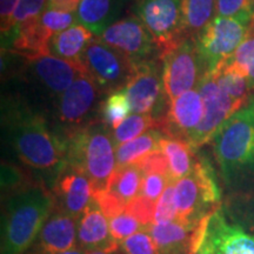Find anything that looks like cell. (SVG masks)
Wrapping results in <instances>:
<instances>
[{
    "mask_svg": "<svg viewBox=\"0 0 254 254\" xmlns=\"http://www.w3.org/2000/svg\"><path fill=\"white\" fill-rule=\"evenodd\" d=\"M2 125L17 158L39 174L52 190L67 165L65 136L56 134L39 113L21 103L6 105L2 110Z\"/></svg>",
    "mask_w": 254,
    "mask_h": 254,
    "instance_id": "6da1fadb",
    "label": "cell"
},
{
    "mask_svg": "<svg viewBox=\"0 0 254 254\" xmlns=\"http://www.w3.org/2000/svg\"><path fill=\"white\" fill-rule=\"evenodd\" d=\"M55 208L52 192L44 185L20 189L7 200L2 214L1 254H25Z\"/></svg>",
    "mask_w": 254,
    "mask_h": 254,
    "instance_id": "7a4b0ae2",
    "label": "cell"
},
{
    "mask_svg": "<svg viewBox=\"0 0 254 254\" xmlns=\"http://www.w3.org/2000/svg\"><path fill=\"white\" fill-rule=\"evenodd\" d=\"M64 136L67 144V165L91 180L94 193L106 190L117 170L112 131L100 120L69 129Z\"/></svg>",
    "mask_w": 254,
    "mask_h": 254,
    "instance_id": "3957f363",
    "label": "cell"
},
{
    "mask_svg": "<svg viewBox=\"0 0 254 254\" xmlns=\"http://www.w3.org/2000/svg\"><path fill=\"white\" fill-rule=\"evenodd\" d=\"M212 141L228 185L254 176V98L222 125Z\"/></svg>",
    "mask_w": 254,
    "mask_h": 254,
    "instance_id": "277c9868",
    "label": "cell"
},
{
    "mask_svg": "<svg viewBox=\"0 0 254 254\" xmlns=\"http://www.w3.org/2000/svg\"><path fill=\"white\" fill-rule=\"evenodd\" d=\"M221 192L214 170L205 155H196L194 168L189 176L176 182L177 221L195 227L220 208Z\"/></svg>",
    "mask_w": 254,
    "mask_h": 254,
    "instance_id": "5b68a950",
    "label": "cell"
},
{
    "mask_svg": "<svg viewBox=\"0 0 254 254\" xmlns=\"http://www.w3.org/2000/svg\"><path fill=\"white\" fill-rule=\"evenodd\" d=\"M165 92L170 103L190 90H196L207 74L196 41L185 38L160 53Z\"/></svg>",
    "mask_w": 254,
    "mask_h": 254,
    "instance_id": "8992f818",
    "label": "cell"
},
{
    "mask_svg": "<svg viewBox=\"0 0 254 254\" xmlns=\"http://www.w3.org/2000/svg\"><path fill=\"white\" fill-rule=\"evenodd\" d=\"M84 74L91 78L101 92L124 90L135 69V64L125 55L105 44L95 36L80 59Z\"/></svg>",
    "mask_w": 254,
    "mask_h": 254,
    "instance_id": "52a82bcc",
    "label": "cell"
},
{
    "mask_svg": "<svg viewBox=\"0 0 254 254\" xmlns=\"http://www.w3.org/2000/svg\"><path fill=\"white\" fill-rule=\"evenodd\" d=\"M124 91L131 104L132 113L152 114L158 122V129H160L167 114L163 110L165 103L171 104L165 92L160 57L135 64L134 73Z\"/></svg>",
    "mask_w": 254,
    "mask_h": 254,
    "instance_id": "ba28073f",
    "label": "cell"
},
{
    "mask_svg": "<svg viewBox=\"0 0 254 254\" xmlns=\"http://www.w3.org/2000/svg\"><path fill=\"white\" fill-rule=\"evenodd\" d=\"M136 17L150 32L160 51L186 38L182 0H139Z\"/></svg>",
    "mask_w": 254,
    "mask_h": 254,
    "instance_id": "9c48e42d",
    "label": "cell"
},
{
    "mask_svg": "<svg viewBox=\"0 0 254 254\" xmlns=\"http://www.w3.org/2000/svg\"><path fill=\"white\" fill-rule=\"evenodd\" d=\"M247 26L237 19L215 17L196 37V46L208 73L234 55L246 36Z\"/></svg>",
    "mask_w": 254,
    "mask_h": 254,
    "instance_id": "30bf717a",
    "label": "cell"
},
{
    "mask_svg": "<svg viewBox=\"0 0 254 254\" xmlns=\"http://www.w3.org/2000/svg\"><path fill=\"white\" fill-rule=\"evenodd\" d=\"M196 90L201 95L205 110L202 120L187 141L194 151L213 140L222 125L239 111L231 98L221 91L211 73L202 78Z\"/></svg>",
    "mask_w": 254,
    "mask_h": 254,
    "instance_id": "8fae6325",
    "label": "cell"
},
{
    "mask_svg": "<svg viewBox=\"0 0 254 254\" xmlns=\"http://www.w3.org/2000/svg\"><path fill=\"white\" fill-rule=\"evenodd\" d=\"M99 38L134 64L157 59V53H161L151 33L138 17L116 21L105 28Z\"/></svg>",
    "mask_w": 254,
    "mask_h": 254,
    "instance_id": "7c38bea8",
    "label": "cell"
},
{
    "mask_svg": "<svg viewBox=\"0 0 254 254\" xmlns=\"http://www.w3.org/2000/svg\"><path fill=\"white\" fill-rule=\"evenodd\" d=\"M100 93L103 92L91 78L84 74L79 75L71 86L59 95L57 110L60 122L73 128L94 123L95 120L91 118L101 107Z\"/></svg>",
    "mask_w": 254,
    "mask_h": 254,
    "instance_id": "4fadbf2b",
    "label": "cell"
},
{
    "mask_svg": "<svg viewBox=\"0 0 254 254\" xmlns=\"http://www.w3.org/2000/svg\"><path fill=\"white\" fill-rule=\"evenodd\" d=\"M51 192L55 198V207L78 220L93 200L94 190L84 173L66 165Z\"/></svg>",
    "mask_w": 254,
    "mask_h": 254,
    "instance_id": "5bb4252c",
    "label": "cell"
},
{
    "mask_svg": "<svg viewBox=\"0 0 254 254\" xmlns=\"http://www.w3.org/2000/svg\"><path fill=\"white\" fill-rule=\"evenodd\" d=\"M204 101L198 90H190L171 101L160 129L164 135L189 141L204 117Z\"/></svg>",
    "mask_w": 254,
    "mask_h": 254,
    "instance_id": "9a60e30c",
    "label": "cell"
},
{
    "mask_svg": "<svg viewBox=\"0 0 254 254\" xmlns=\"http://www.w3.org/2000/svg\"><path fill=\"white\" fill-rule=\"evenodd\" d=\"M212 215L198 226L190 227L178 221L153 224L148 227L159 254H193L199 249L207 232Z\"/></svg>",
    "mask_w": 254,
    "mask_h": 254,
    "instance_id": "2e32d148",
    "label": "cell"
},
{
    "mask_svg": "<svg viewBox=\"0 0 254 254\" xmlns=\"http://www.w3.org/2000/svg\"><path fill=\"white\" fill-rule=\"evenodd\" d=\"M77 243V219L53 208L43 230L25 254H59Z\"/></svg>",
    "mask_w": 254,
    "mask_h": 254,
    "instance_id": "e0dca14e",
    "label": "cell"
},
{
    "mask_svg": "<svg viewBox=\"0 0 254 254\" xmlns=\"http://www.w3.org/2000/svg\"><path fill=\"white\" fill-rule=\"evenodd\" d=\"M77 243L86 252L120 249V244L111 236L109 219L94 199L77 220Z\"/></svg>",
    "mask_w": 254,
    "mask_h": 254,
    "instance_id": "ac0fdd59",
    "label": "cell"
},
{
    "mask_svg": "<svg viewBox=\"0 0 254 254\" xmlns=\"http://www.w3.org/2000/svg\"><path fill=\"white\" fill-rule=\"evenodd\" d=\"M208 233L215 254H254V236L239 225L230 224L221 208L212 214Z\"/></svg>",
    "mask_w": 254,
    "mask_h": 254,
    "instance_id": "d6986e66",
    "label": "cell"
},
{
    "mask_svg": "<svg viewBox=\"0 0 254 254\" xmlns=\"http://www.w3.org/2000/svg\"><path fill=\"white\" fill-rule=\"evenodd\" d=\"M32 74L51 93L62 95L82 73L74 64L57 58L52 55H43L27 60Z\"/></svg>",
    "mask_w": 254,
    "mask_h": 254,
    "instance_id": "ffe728a7",
    "label": "cell"
},
{
    "mask_svg": "<svg viewBox=\"0 0 254 254\" xmlns=\"http://www.w3.org/2000/svg\"><path fill=\"white\" fill-rule=\"evenodd\" d=\"M94 37L88 28L77 24L60 33L53 34L49 43V52L57 58L74 64L84 74L80 59L85 49Z\"/></svg>",
    "mask_w": 254,
    "mask_h": 254,
    "instance_id": "44dd1931",
    "label": "cell"
},
{
    "mask_svg": "<svg viewBox=\"0 0 254 254\" xmlns=\"http://www.w3.org/2000/svg\"><path fill=\"white\" fill-rule=\"evenodd\" d=\"M51 34L40 23V18L27 21L14 28L7 46H11L14 53L31 60L43 55H50L49 43ZM6 46V47H7Z\"/></svg>",
    "mask_w": 254,
    "mask_h": 254,
    "instance_id": "7402d4cb",
    "label": "cell"
},
{
    "mask_svg": "<svg viewBox=\"0 0 254 254\" xmlns=\"http://www.w3.org/2000/svg\"><path fill=\"white\" fill-rule=\"evenodd\" d=\"M209 73L213 75L221 91L231 98L239 111L254 98V91L247 75L232 64L221 63L213 72Z\"/></svg>",
    "mask_w": 254,
    "mask_h": 254,
    "instance_id": "603a6c76",
    "label": "cell"
},
{
    "mask_svg": "<svg viewBox=\"0 0 254 254\" xmlns=\"http://www.w3.org/2000/svg\"><path fill=\"white\" fill-rule=\"evenodd\" d=\"M159 148L167 157L172 182L176 183L192 172L196 161V155L195 151L190 147L189 142L163 135Z\"/></svg>",
    "mask_w": 254,
    "mask_h": 254,
    "instance_id": "cb8c5ba5",
    "label": "cell"
},
{
    "mask_svg": "<svg viewBox=\"0 0 254 254\" xmlns=\"http://www.w3.org/2000/svg\"><path fill=\"white\" fill-rule=\"evenodd\" d=\"M186 38L196 37L217 17V0H182Z\"/></svg>",
    "mask_w": 254,
    "mask_h": 254,
    "instance_id": "d4e9b609",
    "label": "cell"
},
{
    "mask_svg": "<svg viewBox=\"0 0 254 254\" xmlns=\"http://www.w3.org/2000/svg\"><path fill=\"white\" fill-rule=\"evenodd\" d=\"M163 133L157 128L148 129L138 138L127 141L116 148L117 167H126L134 165L140 159L159 148Z\"/></svg>",
    "mask_w": 254,
    "mask_h": 254,
    "instance_id": "484cf974",
    "label": "cell"
},
{
    "mask_svg": "<svg viewBox=\"0 0 254 254\" xmlns=\"http://www.w3.org/2000/svg\"><path fill=\"white\" fill-rule=\"evenodd\" d=\"M112 0H80L75 11L79 24L88 28L94 36L99 37L105 31Z\"/></svg>",
    "mask_w": 254,
    "mask_h": 254,
    "instance_id": "4316f807",
    "label": "cell"
},
{
    "mask_svg": "<svg viewBox=\"0 0 254 254\" xmlns=\"http://www.w3.org/2000/svg\"><path fill=\"white\" fill-rule=\"evenodd\" d=\"M132 112L131 104L124 90L113 92L101 103L100 119L107 128L114 131Z\"/></svg>",
    "mask_w": 254,
    "mask_h": 254,
    "instance_id": "83f0119b",
    "label": "cell"
},
{
    "mask_svg": "<svg viewBox=\"0 0 254 254\" xmlns=\"http://www.w3.org/2000/svg\"><path fill=\"white\" fill-rule=\"evenodd\" d=\"M152 128L158 129V122L152 114L132 113L118 128L112 132L113 144L117 148L118 146L138 138Z\"/></svg>",
    "mask_w": 254,
    "mask_h": 254,
    "instance_id": "f1b7e54d",
    "label": "cell"
},
{
    "mask_svg": "<svg viewBox=\"0 0 254 254\" xmlns=\"http://www.w3.org/2000/svg\"><path fill=\"white\" fill-rule=\"evenodd\" d=\"M141 171L135 165L126 167H117L111 178L107 189L113 190L127 202L139 194L142 183ZM106 189V190H107Z\"/></svg>",
    "mask_w": 254,
    "mask_h": 254,
    "instance_id": "f546056e",
    "label": "cell"
},
{
    "mask_svg": "<svg viewBox=\"0 0 254 254\" xmlns=\"http://www.w3.org/2000/svg\"><path fill=\"white\" fill-rule=\"evenodd\" d=\"M225 62L232 64L249 78L254 91V15L247 26L246 36L234 55Z\"/></svg>",
    "mask_w": 254,
    "mask_h": 254,
    "instance_id": "4dcf8cb0",
    "label": "cell"
},
{
    "mask_svg": "<svg viewBox=\"0 0 254 254\" xmlns=\"http://www.w3.org/2000/svg\"><path fill=\"white\" fill-rule=\"evenodd\" d=\"M253 15V0H217V17L237 19L249 25Z\"/></svg>",
    "mask_w": 254,
    "mask_h": 254,
    "instance_id": "1f68e13d",
    "label": "cell"
},
{
    "mask_svg": "<svg viewBox=\"0 0 254 254\" xmlns=\"http://www.w3.org/2000/svg\"><path fill=\"white\" fill-rule=\"evenodd\" d=\"M178 207L176 202V183L171 182L157 200L153 224H167L177 221Z\"/></svg>",
    "mask_w": 254,
    "mask_h": 254,
    "instance_id": "d6a6232c",
    "label": "cell"
},
{
    "mask_svg": "<svg viewBox=\"0 0 254 254\" xmlns=\"http://www.w3.org/2000/svg\"><path fill=\"white\" fill-rule=\"evenodd\" d=\"M155 205L157 202L153 200L138 194L126 202L125 213L134 218L144 228H148L154 222Z\"/></svg>",
    "mask_w": 254,
    "mask_h": 254,
    "instance_id": "836d02e7",
    "label": "cell"
},
{
    "mask_svg": "<svg viewBox=\"0 0 254 254\" xmlns=\"http://www.w3.org/2000/svg\"><path fill=\"white\" fill-rule=\"evenodd\" d=\"M124 254H159L148 228H141L120 243Z\"/></svg>",
    "mask_w": 254,
    "mask_h": 254,
    "instance_id": "e575fe53",
    "label": "cell"
},
{
    "mask_svg": "<svg viewBox=\"0 0 254 254\" xmlns=\"http://www.w3.org/2000/svg\"><path fill=\"white\" fill-rule=\"evenodd\" d=\"M40 23L51 34H57L79 24L75 12H63L46 8L40 17Z\"/></svg>",
    "mask_w": 254,
    "mask_h": 254,
    "instance_id": "d590c367",
    "label": "cell"
},
{
    "mask_svg": "<svg viewBox=\"0 0 254 254\" xmlns=\"http://www.w3.org/2000/svg\"><path fill=\"white\" fill-rule=\"evenodd\" d=\"M46 7V0H19L17 7L14 9L13 19H12V32L21 24L39 19Z\"/></svg>",
    "mask_w": 254,
    "mask_h": 254,
    "instance_id": "8d00e7d4",
    "label": "cell"
},
{
    "mask_svg": "<svg viewBox=\"0 0 254 254\" xmlns=\"http://www.w3.org/2000/svg\"><path fill=\"white\" fill-rule=\"evenodd\" d=\"M93 199L107 219H113L125 213L126 201L113 190H104L93 193Z\"/></svg>",
    "mask_w": 254,
    "mask_h": 254,
    "instance_id": "74e56055",
    "label": "cell"
},
{
    "mask_svg": "<svg viewBox=\"0 0 254 254\" xmlns=\"http://www.w3.org/2000/svg\"><path fill=\"white\" fill-rule=\"evenodd\" d=\"M144 176L148 174H161V176L170 177V164H168L167 157L160 148L151 152L138 163L134 164ZM171 179V177H170Z\"/></svg>",
    "mask_w": 254,
    "mask_h": 254,
    "instance_id": "f35d334b",
    "label": "cell"
},
{
    "mask_svg": "<svg viewBox=\"0 0 254 254\" xmlns=\"http://www.w3.org/2000/svg\"><path fill=\"white\" fill-rule=\"evenodd\" d=\"M141 228L144 227L134 218L127 213H123L110 220L111 236H112L114 240L118 241L119 244L123 240H125L126 238L131 237L132 234L140 231Z\"/></svg>",
    "mask_w": 254,
    "mask_h": 254,
    "instance_id": "ab89813d",
    "label": "cell"
},
{
    "mask_svg": "<svg viewBox=\"0 0 254 254\" xmlns=\"http://www.w3.org/2000/svg\"><path fill=\"white\" fill-rule=\"evenodd\" d=\"M171 182L172 180L170 179V177L161 176V174H148V176H144L141 183L140 194L146 196V198L153 200V201H157Z\"/></svg>",
    "mask_w": 254,
    "mask_h": 254,
    "instance_id": "60d3db41",
    "label": "cell"
},
{
    "mask_svg": "<svg viewBox=\"0 0 254 254\" xmlns=\"http://www.w3.org/2000/svg\"><path fill=\"white\" fill-rule=\"evenodd\" d=\"M19 0H0V25H1L2 40L5 38V46L11 39L12 19ZM2 43V45H4Z\"/></svg>",
    "mask_w": 254,
    "mask_h": 254,
    "instance_id": "b9f144b4",
    "label": "cell"
},
{
    "mask_svg": "<svg viewBox=\"0 0 254 254\" xmlns=\"http://www.w3.org/2000/svg\"><path fill=\"white\" fill-rule=\"evenodd\" d=\"M46 8L57 9V11L63 12H75L80 0H46Z\"/></svg>",
    "mask_w": 254,
    "mask_h": 254,
    "instance_id": "7bdbcfd3",
    "label": "cell"
},
{
    "mask_svg": "<svg viewBox=\"0 0 254 254\" xmlns=\"http://www.w3.org/2000/svg\"><path fill=\"white\" fill-rule=\"evenodd\" d=\"M193 254H215L214 249H213V244H212L208 230H207V232H206V236L204 238V241L201 243V245H200L199 249L196 250Z\"/></svg>",
    "mask_w": 254,
    "mask_h": 254,
    "instance_id": "ee69618b",
    "label": "cell"
},
{
    "mask_svg": "<svg viewBox=\"0 0 254 254\" xmlns=\"http://www.w3.org/2000/svg\"><path fill=\"white\" fill-rule=\"evenodd\" d=\"M86 254H124L122 249L113 250V251H90Z\"/></svg>",
    "mask_w": 254,
    "mask_h": 254,
    "instance_id": "f6af8a7d",
    "label": "cell"
},
{
    "mask_svg": "<svg viewBox=\"0 0 254 254\" xmlns=\"http://www.w3.org/2000/svg\"><path fill=\"white\" fill-rule=\"evenodd\" d=\"M59 254H86V251H84L81 247H79V246H74L73 249L65 251V252L59 253Z\"/></svg>",
    "mask_w": 254,
    "mask_h": 254,
    "instance_id": "bcb514c9",
    "label": "cell"
},
{
    "mask_svg": "<svg viewBox=\"0 0 254 254\" xmlns=\"http://www.w3.org/2000/svg\"><path fill=\"white\" fill-rule=\"evenodd\" d=\"M253 1H254V0H253Z\"/></svg>",
    "mask_w": 254,
    "mask_h": 254,
    "instance_id": "7dc6e473",
    "label": "cell"
}]
</instances>
